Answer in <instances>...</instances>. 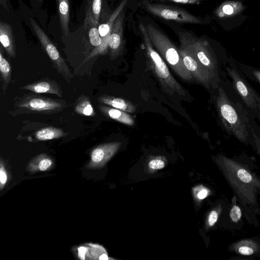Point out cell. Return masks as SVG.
<instances>
[{"instance_id": "obj_29", "label": "cell", "mask_w": 260, "mask_h": 260, "mask_svg": "<svg viewBox=\"0 0 260 260\" xmlns=\"http://www.w3.org/2000/svg\"><path fill=\"white\" fill-rule=\"evenodd\" d=\"M156 3H172L177 4H198L205 0H150Z\"/></svg>"}, {"instance_id": "obj_2", "label": "cell", "mask_w": 260, "mask_h": 260, "mask_svg": "<svg viewBox=\"0 0 260 260\" xmlns=\"http://www.w3.org/2000/svg\"><path fill=\"white\" fill-rule=\"evenodd\" d=\"M215 104L218 117L226 132L240 142L247 143L250 125L246 110L240 104L231 100L221 86L218 89Z\"/></svg>"}, {"instance_id": "obj_18", "label": "cell", "mask_w": 260, "mask_h": 260, "mask_svg": "<svg viewBox=\"0 0 260 260\" xmlns=\"http://www.w3.org/2000/svg\"><path fill=\"white\" fill-rule=\"evenodd\" d=\"M98 101L100 103L126 112L134 113L136 111V108L133 104L124 99L103 94L98 98Z\"/></svg>"}, {"instance_id": "obj_21", "label": "cell", "mask_w": 260, "mask_h": 260, "mask_svg": "<svg viewBox=\"0 0 260 260\" xmlns=\"http://www.w3.org/2000/svg\"><path fill=\"white\" fill-rule=\"evenodd\" d=\"M51 158L45 153H41L31 159L26 169L31 173L38 171H46L52 165Z\"/></svg>"}, {"instance_id": "obj_26", "label": "cell", "mask_w": 260, "mask_h": 260, "mask_svg": "<svg viewBox=\"0 0 260 260\" xmlns=\"http://www.w3.org/2000/svg\"><path fill=\"white\" fill-rule=\"evenodd\" d=\"M98 26L99 25L91 23L85 28V29H88L90 42L95 48L100 46L102 43V40L99 34Z\"/></svg>"}, {"instance_id": "obj_7", "label": "cell", "mask_w": 260, "mask_h": 260, "mask_svg": "<svg viewBox=\"0 0 260 260\" xmlns=\"http://www.w3.org/2000/svg\"><path fill=\"white\" fill-rule=\"evenodd\" d=\"M179 50L184 66L197 81L209 87L213 79L196 57L190 46L188 32H179Z\"/></svg>"}, {"instance_id": "obj_5", "label": "cell", "mask_w": 260, "mask_h": 260, "mask_svg": "<svg viewBox=\"0 0 260 260\" xmlns=\"http://www.w3.org/2000/svg\"><path fill=\"white\" fill-rule=\"evenodd\" d=\"M15 114H51L61 112L66 107L61 99H54L35 93H28L17 98L14 102Z\"/></svg>"}, {"instance_id": "obj_35", "label": "cell", "mask_w": 260, "mask_h": 260, "mask_svg": "<svg viewBox=\"0 0 260 260\" xmlns=\"http://www.w3.org/2000/svg\"><path fill=\"white\" fill-rule=\"evenodd\" d=\"M252 74L256 80L260 83V70L253 69L252 70Z\"/></svg>"}, {"instance_id": "obj_19", "label": "cell", "mask_w": 260, "mask_h": 260, "mask_svg": "<svg viewBox=\"0 0 260 260\" xmlns=\"http://www.w3.org/2000/svg\"><path fill=\"white\" fill-rule=\"evenodd\" d=\"M99 109L106 116L127 125H133V118L126 112L110 106L100 105Z\"/></svg>"}, {"instance_id": "obj_28", "label": "cell", "mask_w": 260, "mask_h": 260, "mask_svg": "<svg viewBox=\"0 0 260 260\" xmlns=\"http://www.w3.org/2000/svg\"><path fill=\"white\" fill-rule=\"evenodd\" d=\"M242 211L240 207L237 204L232 206L230 211V217L234 223L238 222L241 219Z\"/></svg>"}, {"instance_id": "obj_3", "label": "cell", "mask_w": 260, "mask_h": 260, "mask_svg": "<svg viewBox=\"0 0 260 260\" xmlns=\"http://www.w3.org/2000/svg\"><path fill=\"white\" fill-rule=\"evenodd\" d=\"M154 49L173 71L182 79L191 81L193 77L184 64L178 48L159 29L151 24L145 25Z\"/></svg>"}, {"instance_id": "obj_25", "label": "cell", "mask_w": 260, "mask_h": 260, "mask_svg": "<svg viewBox=\"0 0 260 260\" xmlns=\"http://www.w3.org/2000/svg\"><path fill=\"white\" fill-rule=\"evenodd\" d=\"M0 72L2 82V91L4 94L11 81V67L9 62L3 55L2 47L0 51Z\"/></svg>"}, {"instance_id": "obj_13", "label": "cell", "mask_w": 260, "mask_h": 260, "mask_svg": "<svg viewBox=\"0 0 260 260\" xmlns=\"http://www.w3.org/2000/svg\"><path fill=\"white\" fill-rule=\"evenodd\" d=\"M124 16L122 11L113 23L109 38L108 47L113 59L118 57L122 48Z\"/></svg>"}, {"instance_id": "obj_22", "label": "cell", "mask_w": 260, "mask_h": 260, "mask_svg": "<svg viewBox=\"0 0 260 260\" xmlns=\"http://www.w3.org/2000/svg\"><path fill=\"white\" fill-rule=\"evenodd\" d=\"M68 134L61 128L48 126L38 130L34 136L37 141H47L66 137Z\"/></svg>"}, {"instance_id": "obj_39", "label": "cell", "mask_w": 260, "mask_h": 260, "mask_svg": "<svg viewBox=\"0 0 260 260\" xmlns=\"http://www.w3.org/2000/svg\"><path fill=\"white\" fill-rule=\"evenodd\" d=\"M38 1H39V2H42L43 0H38Z\"/></svg>"}, {"instance_id": "obj_33", "label": "cell", "mask_w": 260, "mask_h": 260, "mask_svg": "<svg viewBox=\"0 0 260 260\" xmlns=\"http://www.w3.org/2000/svg\"><path fill=\"white\" fill-rule=\"evenodd\" d=\"M87 249L85 247H80L78 248V257L81 259H84Z\"/></svg>"}, {"instance_id": "obj_17", "label": "cell", "mask_w": 260, "mask_h": 260, "mask_svg": "<svg viewBox=\"0 0 260 260\" xmlns=\"http://www.w3.org/2000/svg\"><path fill=\"white\" fill-rule=\"evenodd\" d=\"M0 41L3 47L12 58L16 57V50L12 27L9 24L0 22Z\"/></svg>"}, {"instance_id": "obj_27", "label": "cell", "mask_w": 260, "mask_h": 260, "mask_svg": "<svg viewBox=\"0 0 260 260\" xmlns=\"http://www.w3.org/2000/svg\"><path fill=\"white\" fill-rule=\"evenodd\" d=\"M222 210V207L221 205L219 204L210 211L207 219V225L208 228H211L214 225L218 220Z\"/></svg>"}, {"instance_id": "obj_11", "label": "cell", "mask_w": 260, "mask_h": 260, "mask_svg": "<svg viewBox=\"0 0 260 260\" xmlns=\"http://www.w3.org/2000/svg\"><path fill=\"white\" fill-rule=\"evenodd\" d=\"M128 0H122L117 7L114 10L110 16L109 20L105 23L98 26L100 37L102 40V43L100 46L95 48L85 58L83 63L91 58L100 55L105 54L108 48V41L113 23L123 9L125 7Z\"/></svg>"}, {"instance_id": "obj_4", "label": "cell", "mask_w": 260, "mask_h": 260, "mask_svg": "<svg viewBox=\"0 0 260 260\" xmlns=\"http://www.w3.org/2000/svg\"><path fill=\"white\" fill-rule=\"evenodd\" d=\"M139 28L142 36L149 68L165 91L171 94L185 95L183 87L175 80L169 70L165 60L154 49L147 33L145 25L140 23Z\"/></svg>"}, {"instance_id": "obj_1", "label": "cell", "mask_w": 260, "mask_h": 260, "mask_svg": "<svg viewBox=\"0 0 260 260\" xmlns=\"http://www.w3.org/2000/svg\"><path fill=\"white\" fill-rule=\"evenodd\" d=\"M215 162L233 190L245 217L254 223L259 209L260 178L245 165L225 155L216 156Z\"/></svg>"}, {"instance_id": "obj_36", "label": "cell", "mask_w": 260, "mask_h": 260, "mask_svg": "<svg viewBox=\"0 0 260 260\" xmlns=\"http://www.w3.org/2000/svg\"><path fill=\"white\" fill-rule=\"evenodd\" d=\"M0 4L8 10V0H0Z\"/></svg>"}, {"instance_id": "obj_30", "label": "cell", "mask_w": 260, "mask_h": 260, "mask_svg": "<svg viewBox=\"0 0 260 260\" xmlns=\"http://www.w3.org/2000/svg\"><path fill=\"white\" fill-rule=\"evenodd\" d=\"M165 166V161L160 157L151 159L148 164L149 168L153 170L161 169Z\"/></svg>"}, {"instance_id": "obj_32", "label": "cell", "mask_w": 260, "mask_h": 260, "mask_svg": "<svg viewBox=\"0 0 260 260\" xmlns=\"http://www.w3.org/2000/svg\"><path fill=\"white\" fill-rule=\"evenodd\" d=\"M252 138L255 144L256 152L260 156V138L254 132L252 133Z\"/></svg>"}, {"instance_id": "obj_23", "label": "cell", "mask_w": 260, "mask_h": 260, "mask_svg": "<svg viewBox=\"0 0 260 260\" xmlns=\"http://www.w3.org/2000/svg\"><path fill=\"white\" fill-rule=\"evenodd\" d=\"M60 24L63 34L67 36L69 28V0H56Z\"/></svg>"}, {"instance_id": "obj_15", "label": "cell", "mask_w": 260, "mask_h": 260, "mask_svg": "<svg viewBox=\"0 0 260 260\" xmlns=\"http://www.w3.org/2000/svg\"><path fill=\"white\" fill-rule=\"evenodd\" d=\"M245 9V5L240 1H227L216 9L214 14L218 18L225 19L240 15Z\"/></svg>"}, {"instance_id": "obj_6", "label": "cell", "mask_w": 260, "mask_h": 260, "mask_svg": "<svg viewBox=\"0 0 260 260\" xmlns=\"http://www.w3.org/2000/svg\"><path fill=\"white\" fill-rule=\"evenodd\" d=\"M140 6L150 14L168 21L182 23L202 24L205 20L182 8L155 3L150 0H142Z\"/></svg>"}, {"instance_id": "obj_20", "label": "cell", "mask_w": 260, "mask_h": 260, "mask_svg": "<svg viewBox=\"0 0 260 260\" xmlns=\"http://www.w3.org/2000/svg\"><path fill=\"white\" fill-rule=\"evenodd\" d=\"M102 4V0H88L83 24L84 28L91 23L99 25Z\"/></svg>"}, {"instance_id": "obj_37", "label": "cell", "mask_w": 260, "mask_h": 260, "mask_svg": "<svg viewBox=\"0 0 260 260\" xmlns=\"http://www.w3.org/2000/svg\"><path fill=\"white\" fill-rule=\"evenodd\" d=\"M99 259L100 260H107L109 259V258L106 254L103 253L99 256Z\"/></svg>"}, {"instance_id": "obj_12", "label": "cell", "mask_w": 260, "mask_h": 260, "mask_svg": "<svg viewBox=\"0 0 260 260\" xmlns=\"http://www.w3.org/2000/svg\"><path fill=\"white\" fill-rule=\"evenodd\" d=\"M121 145L120 142H113L98 146L92 151L91 160L86 168L94 169L103 167L117 152Z\"/></svg>"}, {"instance_id": "obj_10", "label": "cell", "mask_w": 260, "mask_h": 260, "mask_svg": "<svg viewBox=\"0 0 260 260\" xmlns=\"http://www.w3.org/2000/svg\"><path fill=\"white\" fill-rule=\"evenodd\" d=\"M226 70L232 79L234 89L245 105L248 107L256 111L258 105L260 103V96L249 85L236 69L232 67H226Z\"/></svg>"}, {"instance_id": "obj_31", "label": "cell", "mask_w": 260, "mask_h": 260, "mask_svg": "<svg viewBox=\"0 0 260 260\" xmlns=\"http://www.w3.org/2000/svg\"><path fill=\"white\" fill-rule=\"evenodd\" d=\"M7 174L6 171V170L3 166V162L1 161V166H0V183H1V190H2L4 185L7 182Z\"/></svg>"}, {"instance_id": "obj_14", "label": "cell", "mask_w": 260, "mask_h": 260, "mask_svg": "<svg viewBox=\"0 0 260 260\" xmlns=\"http://www.w3.org/2000/svg\"><path fill=\"white\" fill-rule=\"evenodd\" d=\"M21 89L29 90L36 93H51L58 97L62 96L60 86L54 80L45 78L21 86Z\"/></svg>"}, {"instance_id": "obj_24", "label": "cell", "mask_w": 260, "mask_h": 260, "mask_svg": "<svg viewBox=\"0 0 260 260\" xmlns=\"http://www.w3.org/2000/svg\"><path fill=\"white\" fill-rule=\"evenodd\" d=\"M74 108L76 113L81 116H94L95 115L90 100L86 95H80L75 102Z\"/></svg>"}, {"instance_id": "obj_9", "label": "cell", "mask_w": 260, "mask_h": 260, "mask_svg": "<svg viewBox=\"0 0 260 260\" xmlns=\"http://www.w3.org/2000/svg\"><path fill=\"white\" fill-rule=\"evenodd\" d=\"M192 50L201 64L209 72L213 79L218 77L217 63L208 42L204 38L193 36L188 32Z\"/></svg>"}, {"instance_id": "obj_34", "label": "cell", "mask_w": 260, "mask_h": 260, "mask_svg": "<svg viewBox=\"0 0 260 260\" xmlns=\"http://www.w3.org/2000/svg\"><path fill=\"white\" fill-rule=\"evenodd\" d=\"M207 194L208 190L205 188H203L198 193L197 197L198 199L201 200L205 198L207 196Z\"/></svg>"}, {"instance_id": "obj_8", "label": "cell", "mask_w": 260, "mask_h": 260, "mask_svg": "<svg viewBox=\"0 0 260 260\" xmlns=\"http://www.w3.org/2000/svg\"><path fill=\"white\" fill-rule=\"evenodd\" d=\"M30 22L35 34L53 63L54 67L68 82H70L74 75L58 50L33 18L30 19Z\"/></svg>"}, {"instance_id": "obj_38", "label": "cell", "mask_w": 260, "mask_h": 260, "mask_svg": "<svg viewBox=\"0 0 260 260\" xmlns=\"http://www.w3.org/2000/svg\"><path fill=\"white\" fill-rule=\"evenodd\" d=\"M256 112L257 113L258 117L260 121V103H259L258 105L257 109Z\"/></svg>"}, {"instance_id": "obj_16", "label": "cell", "mask_w": 260, "mask_h": 260, "mask_svg": "<svg viewBox=\"0 0 260 260\" xmlns=\"http://www.w3.org/2000/svg\"><path fill=\"white\" fill-rule=\"evenodd\" d=\"M229 249L241 255H255L260 252V244L254 240L244 239L232 244Z\"/></svg>"}]
</instances>
